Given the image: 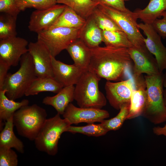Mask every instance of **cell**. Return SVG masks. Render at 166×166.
<instances>
[{"label":"cell","mask_w":166,"mask_h":166,"mask_svg":"<svg viewBox=\"0 0 166 166\" xmlns=\"http://www.w3.org/2000/svg\"><path fill=\"white\" fill-rule=\"evenodd\" d=\"M28 52L31 56L37 77H54L51 61V55L45 45L38 40L30 42L28 45Z\"/></svg>","instance_id":"10"},{"label":"cell","mask_w":166,"mask_h":166,"mask_svg":"<svg viewBox=\"0 0 166 166\" xmlns=\"http://www.w3.org/2000/svg\"><path fill=\"white\" fill-rule=\"evenodd\" d=\"M10 67L7 63L0 60V90L2 89L8 71Z\"/></svg>","instance_id":"37"},{"label":"cell","mask_w":166,"mask_h":166,"mask_svg":"<svg viewBox=\"0 0 166 166\" xmlns=\"http://www.w3.org/2000/svg\"><path fill=\"white\" fill-rule=\"evenodd\" d=\"M105 89L109 104L118 110L124 105L130 103L131 97L135 89L133 82L129 79L117 82L107 81Z\"/></svg>","instance_id":"12"},{"label":"cell","mask_w":166,"mask_h":166,"mask_svg":"<svg viewBox=\"0 0 166 166\" xmlns=\"http://www.w3.org/2000/svg\"><path fill=\"white\" fill-rule=\"evenodd\" d=\"M90 49L89 67L100 78L107 81L120 80L131 63L128 48L105 46Z\"/></svg>","instance_id":"1"},{"label":"cell","mask_w":166,"mask_h":166,"mask_svg":"<svg viewBox=\"0 0 166 166\" xmlns=\"http://www.w3.org/2000/svg\"><path fill=\"white\" fill-rule=\"evenodd\" d=\"M62 116L72 124L101 122L109 118V114L107 111L101 109L77 107L71 103L65 109Z\"/></svg>","instance_id":"11"},{"label":"cell","mask_w":166,"mask_h":166,"mask_svg":"<svg viewBox=\"0 0 166 166\" xmlns=\"http://www.w3.org/2000/svg\"><path fill=\"white\" fill-rule=\"evenodd\" d=\"M91 15L102 31H122L113 19L97 7L94 10Z\"/></svg>","instance_id":"31"},{"label":"cell","mask_w":166,"mask_h":166,"mask_svg":"<svg viewBox=\"0 0 166 166\" xmlns=\"http://www.w3.org/2000/svg\"><path fill=\"white\" fill-rule=\"evenodd\" d=\"M86 21L85 19L78 15L72 9L66 6L63 12L50 28L64 27L80 29Z\"/></svg>","instance_id":"25"},{"label":"cell","mask_w":166,"mask_h":166,"mask_svg":"<svg viewBox=\"0 0 166 166\" xmlns=\"http://www.w3.org/2000/svg\"><path fill=\"white\" fill-rule=\"evenodd\" d=\"M6 91L0 90V130L2 129V121H6L13 116L15 112L21 107L29 105L27 99H23L20 102L9 99L6 96Z\"/></svg>","instance_id":"24"},{"label":"cell","mask_w":166,"mask_h":166,"mask_svg":"<svg viewBox=\"0 0 166 166\" xmlns=\"http://www.w3.org/2000/svg\"><path fill=\"white\" fill-rule=\"evenodd\" d=\"M51 61L54 77L64 87L75 85L84 71L74 64H66L52 56Z\"/></svg>","instance_id":"16"},{"label":"cell","mask_w":166,"mask_h":166,"mask_svg":"<svg viewBox=\"0 0 166 166\" xmlns=\"http://www.w3.org/2000/svg\"><path fill=\"white\" fill-rule=\"evenodd\" d=\"M108 131L100 124L88 123L84 126H74L71 125L67 129L66 132L73 133H80L89 136L98 137L105 135Z\"/></svg>","instance_id":"30"},{"label":"cell","mask_w":166,"mask_h":166,"mask_svg":"<svg viewBox=\"0 0 166 166\" xmlns=\"http://www.w3.org/2000/svg\"><path fill=\"white\" fill-rule=\"evenodd\" d=\"M66 50L75 65L83 71L89 68L91 57V49L81 39L78 38L74 41Z\"/></svg>","instance_id":"19"},{"label":"cell","mask_w":166,"mask_h":166,"mask_svg":"<svg viewBox=\"0 0 166 166\" xmlns=\"http://www.w3.org/2000/svg\"><path fill=\"white\" fill-rule=\"evenodd\" d=\"M60 115L57 113L54 117L47 119L34 140L38 151L50 156L57 153L61 136L71 125L67 119L61 118Z\"/></svg>","instance_id":"6"},{"label":"cell","mask_w":166,"mask_h":166,"mask_svg":"<svg viewBox=\"0 0 166 166\" xmlns=\"http://www.w3.org/2000/svg\"><path fill=\"white\" fill-rule=\"evenodd\" d=\"M17 17L1 13L0 15V39L17 36Z\"/></svg>","instance_id":"28"},{"label":"cell","mask_w":166,"mask_h":166,"mask_svg":"<svg viewBox=\"0 0 166 166\" xmlns=\"http://www.w3.org/2000/svg\"><path fill=\"white\" fill-rule=\"evenodd\" d=\"M97 7L113 20L126 34L133 46L139 47L145 45L144 38L141 34L137 22L138 18L134 11L129 10L122 11L100 3Z\"/></svg>","instance_id":"7"},{"label":"cell","mask_w":166,"mask_h":166,"mask_svg":"<svg viewBox=\"0 0 166 166\" xmlns=\"http://www.w3.org/2000/svg\"><path fill=\"white\" fill-rule=\"evenodd\" d=\"M46 110L36 104L23 106L14 114L13 122L18 134L34 141L47 119Z\"/></svg>","instance_id":"5"},{"label":"cell","mask_w":166,"mask_h":166,"mask_svg":"<svg viewBox=\"0 0 166 166\" xmlns=\"http://www.w3.org/2000/svg\"><path fill=\"white\" fill-rule=\"evenodd\" d=\"M163 86L166 88V71L164 74H163Z\"/></svg>","instance_id":"40"},{"label":"cell","mask_w":166,"mask_h":166,"mask_svg":"<svg viewBox=\"0 0 166 166\" xmlns=\"http://www.w3.org/2000/svg\"><path fill=\"white\" fill-rule=\"evenodd\" d=\"M124 1H128L130 0H123Z\"/></svg>","instance_id":"41"},{"label":"cell","mask_w":166,"mask_h":166,"mask_svg":"<svg viewBox=\"0 0 166 166\" xmlns=\"http://www.w3.org/2000/svg\"><path fill=\"white\" fill-rule=\"evenodd\" d=\"M80 29L64 27L51 28L38 33V40L42 42L55 57L79 38Z\"/></svg>","instance_id":"8"},{"label":"cell","mask_w":166,"mask_h":166,"mask_svg":"<svg viewBox=\"0 0 166 166\" xmlns=\"http://www.w3.org/2000/svg\"><path fill=\"white\" fill-rule=\"evenodd\" d=\"M163 97L164 104L166 108V88L163 90Z\"/></svg>","instance_id":"39"},{"label":"cell","mask_w":166,"mask_h":166,"mask_svg":"<svg viewBox=\"0 0 166 166\" xmlns=\"http://www.w3.org/2000/svg\"><path fill=\"white\" fill-rule=\"evenodd\" d=\"M102 37L106 46L129 48L133 46L123 31H102Z\"/></svg>","instance_id":"27"},{"label":"cell","mask_w":166,"mask_h":166,"mask_svg":"<svg viewBox=\"0 0 166 166\" xmlns=\"http://www.w3.org/2000/svg\"><path fill=\"white\" fill-rule=\"evenodd\" d=\"M64 87L54 77H37L26 91V96H33L44 92L57 93Z\"/></svg>","instance_id":"21"},{"label":"cell","mask_w":166,"mask_h":166,"mask_svg":"<svg viewBox=\"0 0 166 166\" xmlns=\"http://www.w3.org/2000/svg\"><path fill=\"white\" fill-rule=\"evenodd\" d=\"M57 4L56 0H17V6L20 12L30 8H33L37 10L45 9Z\"/></svg>","instance_id":"32"},{"label":"cell","mask_w":166,"mask_h":166,"mask_svg":"<svg viewBox=\"0 0 166 166\" xmlns=\"http://www.w3.org/2000/svg\"><path fill=\"white\" fill-rule=\"evenodd\" d=\"M129 53L134 65L133 74L134 79L140 77L142 74L151 75L160 73L156 60L145 45L128 48Z\"/></svg>","instance_id":"9"},{"label":"cell","mask_w":166,"mask_h":166,"mask_svg":"<svg viewBox=\"0 0 166 166\" xmlns=\"http://www.w3.org/2000/svg\"><path fill=\"white\" fill-rule=\"evenodd\" d=\"M138 26L146 37L144 42L149 51L155 56L159 72H163L166 69V47L161 42V37L151 24L141 23Z\"/></svg>","instance_id":"15"},{"label":"cell","mask_w":166,"mask_h":166,"mask_svg":"<svg viewBox=\"0 0 166 166\" xmlns=\"http://www.w3.org/2000/svg\"><path fill=\"white\" fill-rule=\"evenodd\" d=\"M110 6L119 10L126 12L129 10L125 6L124 1L123 0H92Z\"/></svg>","instance_id":"36"},{"label":"cell","mask_w":166,"mask_h":166,"mask_svg":"<svg viewBox=\"0 0 166 166\" xmlns=\"http://www.w3.org/2000/svg\"><path fill=\"white\" fill-rule=\"evenodd\" d=\"M130 103L124 105L120 109L118 113L110 119L104 120L100 123L108 131H116L119 129L126 120L130 107Z\"/></svg>","instance_id":"29"},{"label":"cell","mask_w":166,"mask_h":166,"mask_svg":"<svg viewBox=\"0 0 166 166\" xmlns=\"http://www.w3.org/2000/svg\"><path fill=\"white\" fill-rule=\"evenodd\" d=\"M157 132L160 135H163L166 137V124L163 127H158Z\"/></svg>","instance_id":"38"},{"label":"cell","mask_w":166,"mask_h":166,"mask_svg":"<svg viewBox=\"0 0 166 166\" xmlns=\"http://www.w3.org/2000/svg\"><path fill=\"white\" fill-rule=\"evenodd\" d=\"M166 10V0H149L147 6L141 9L137 8L134 12L144 23L151 24L162 12Z\"/></svg>","instance_id":"22"},{"label":"cell","mask_w":166,"mask_h":166,"mask_svg":"<svg viewBox=\"0 0 166 166\" xmlns=\"http://www.w3.org/2000/svg\"><path fill=\"white\" fill-rule=\"evenodd\" d=\"M74 85L64 87L55 96L45 97L42 103L52 106L58 113L62 115L68 105L74 100Z\"/></svg>","instance_id":"20"},{"label":"cell","mask_w":166,"mask_h":166,"mask_svg":"<svg viewBox=\"0 0 166 166\" xmlns=\"http://www.w3.org/2000/svg\"><path fill=\"white\" fill-rule=\"evenodd\" d=\"M12 148L0 147V166H17L18 156Z\"/></svg>","instance_id":"33"},{"label":"cell","mask_w":166,"mask_h":166,"mask_svg":"<svg viewBox=\"0 0 166 166\" xmlns=\"http://www.w3.org/2000/svg\"><path fill=\"white\" fill-rule=\"evenodd\" d=\"M66 6L64 4H56L45 9L33 11L30 16L29 29L38 33L50 28Z\"/></svg>","instance_id":"14"},{"label":"cell","mask_w":166,"mask_h":166,"mask_svg":"<svg viewBox=\"0 0 166 166\" xmlns=\"http://www.w3.org/2000/svg\"><path fill=\"white\" fill-rule=\"evenodd\" d=\"M162 19H156L151 24L155 31L163 39L166 38V10L161 14Z\"/></svg>","instance_id":"35"},{"label":"cell","mask_w":166,"mask_h":166,"mask_svg":"<svg viewBox=\"0 0 166 166\" xmlns=\"http://www.w3.org/2000/svg\"><path fill=\"white\" fill-rule=\"evenodd\" d=\"M79 38L90 49L99 46L102 42V30L91 15L80 29Z\"/></svg>","instance_id":"18"},{"label":"cell","mask_w":166,"mask_h":166,"mask_svg":"<svg viewBox=\"0 0 166 166\" xmlns=\"http://www.w3.org/2000/svg\"><path fill=\"white\" fill-rule=\"evenodd\" d=\"M26 39L17 36L0 39V60L10 66H17L23 55L28 52Z\"/></svg>","instance_id":"13"},{"label":"cell","mask_w":166,"mask_h":166,"mask_svg":"<svg viewBox=\"0 0 166 166\" xmlns=\"http://www.w3.org/2000/svg\"><path fill=\"white\" fill-rule=\"evenodd\" d=\"M57 3L68 6L81 17L87 20L99 3L92 0H56Z\"/></svg>","instance_id":"26"},{"label":"cell","mask_w":166,"mask_h":166,"mask_svg":"<svg viewBox=\"0 0 166 166\" xmlns=\"http://www.w3.org/2000/svg\"><path fill=\"white\" fill-rule=\"evenodd\" d=\"M13 116L5 122L4 128L0 134V147L14 148L21 153L24 152L22 142L15 135L13 128Z\"/></svg>","instance_id":"23"},{"label":"cell","mask_w":166,"mask_h":166,"mask_svg":"<svg viewBox=\"0 0 166 166\" xmlns=\"http://www.w3.org/2000/svg\"><path fill=\"white\" fill-rule=\"evenodd\" d=\"M135 80L136 88L133 91L131 97L130 109L126 120L142 116L146 105L147 93L144 78H142L141 76Z\"/></svg>","instance_id":"17"},{"label":"cell","mask_w":166,"mask_h":166,"mask_svg":"<svg viewBox=\"0 0 166 166\" xmlns=\"http://www.w3.org/2000/svg\"><path fill=\"white\" fill-rule=\"evenodd\" d=\"M101 78L89 68L84 71L75 85L74 99L79 107L101 109L107 103V99L100 90Z\"/></svg>","instance_id":"3"},{"label":"cell","mask_w":166,"mask_h":166,"mask_svg":"<svg viewBox=\"0 0 166 166\" xmlns=\"http://www.w3.org/2000/svg\"><path fill=\"white\" fill-rule=\"evenodd\" d=\"M17 0H0V12L17 17L20 12L18 9Z\"/></svg>","instance_id":"34"},{"label":"cell","mask_w":166,"mask_h":166,"mask_svg":"<svg viewBox=\"0 0 166 166\" xmlns=\"http://www.w3.org/2000/svg\"><path fill=\"white\" fill-rule=\"evenodd\" d=\"M20 63V68L16 72L8 73L1 89L6 90V96L14 100L25 95L28 88L37 77L31 56L28 52L22 56Z\"/></svg>","instance_id":"4"},{"label":"cell","mask_w":166,"mask_h":166,"mask_svg":"<svg viewBox=\"0 0 166 166\" xmlns=\"http://www.w3.org/2000/svg\"><path fill=\"white\" fill-rule=\"evenodd\" d=\"M163 72L146 75L144 77L147 100L142 116L156 124L166 121V108L163 97Z\"/></svg>","instance_id":"2"}]
</instances>
